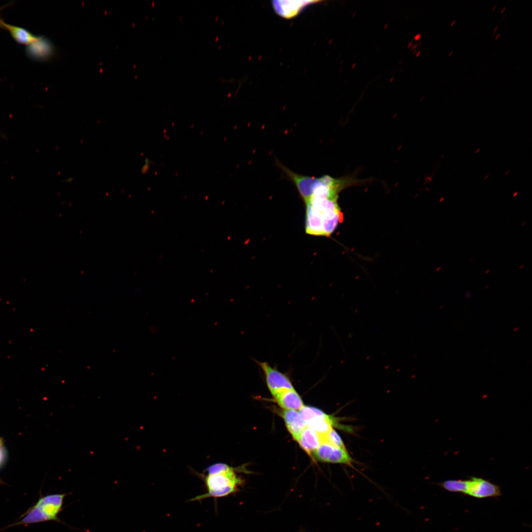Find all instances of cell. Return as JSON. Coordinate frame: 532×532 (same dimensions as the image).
Returning a JSON list of instances; mask_svg holds the SVG:
<instances>
[{"label": "cell", "instance_id": "cell-19", "mask_svg": "<svg viewBox=\"0 0 532 532\" xmlns=\"http://www.w3.org/2000/svg\"><path fill=\"white\" fill-rule=\"evenodd\" d=\"M498 27H499V26H496V27L495 28V29H494V31H493L494 33L496 32V31H497V30H498Z\"/></svg>", "mask_w": 532, "mask_h": 532}, {"label": "cell", "instance_id": "cell-13", "mask_svg": "<svg viewBox=\"0 0 532 532\" xmlns=\"http://www.w3.org/2000/svg\"><path fill=\"white\" fill-rule=\"evenodd\" d=\"M324 440L336 447L346 449L340 436L333 428L324 435Z\"/></svg>", "mask_w": 532, "mask_h": 532}, {"label": "cell", "instance_id": "cell-10", "mask_svg": "<svg viewBox=\"0 0 532 532\" xmlns=\"http://www.w3.org/2000/svg\"><path fill=\"white\" fill-rule=\"evenodd\" d=\"M3 28L9 31L13 38L18 43L29 45L38 40L41 36L32 34L27 30L3 22Z\"/></svg>", "mask_w": 532, "mask_h": 532}, {"label": "cell", "instance_id": "cell-6", "mask_svg": "<svg viewBox=\"0 0 532 532\" xmlns=\"http://www.w3.org/2000/svg\"><path fill=\"white\" fill-rule=\"evenodd\" d=\"M467 495L478 498H495L501 496L499 486L480 477L471 476L468 479Z\"/></svg>", "mask_w": 532, "mask_h": 532}, {"label": "cell", "instance_id": "cell-21", "mask_svg": "<svg viewBox=\"0 0 532 532\" xmlns=\"http://www.w3.org/2000/svg\"><path fill=\"white\" fill-rule=\"evenodd\" d=\"M453 53V50H451V52L449 53L448 56H450Z\"/></svg>", "mask_w": 532, "mask_h": 532}, {"label": "cell", "instance_id": "cell-12", "mask_svg": "<svg viewBox=\"0 0 532 532\" xmlns=\"http://www.w3.org/2000/svg\"><path fill=\"white\" fill-rule=\"evenodd\" d=\"M438 485L451 492L460 493L466 495L468 479H449L438 483Z\"/></svg>", "mask_w": 532, "mask_h": 532}, {"label": "cell", "instance_id": "cell-1", "mask_svg": "<svg viewBox=\"0 0 532 532\" xmlns=\"http://www.w3.org/2000/svg\"><path fill=\"white\" fill-rule=\"evenodd\" d=\"M338 195L314 196L305 202L306 233L329 236L334 232L343 218L337 202Z\"/></svg>", "mask_w": 532, "mask_h": 532}, {"label": "cell", "instance_id": "cell-22", "mask_svg": "<svg viewBox=\"0 0 532 532\" xmlns=\"http://www.w3.org/2000/svg\"><path fill=\"white\" fill-rule=\"evenodd\" d=\"M497 6V4L495 5H494V7H493V8H492V11H493V10H494V9H495V8H496V7Z\"/></svg>", "mask_w": 532, "mask_h": 532}, {"label": "cell", "instance_id": "cell-16", "mask_svg": "<svg viewBox=\"0 0 532 532\" xmlns=\"http://www.w3.org/2000/svg\"><path fill=\"white\" fill-rule=\"evenodd\" d=\"M73 179V178L72 177H71V178H68L66 179V180H65V181H66V182H71V181H72V180Z\"/></svg>", "mask_w": 532, "mask_h": 532}, {"label": "cell", "instance_id": "cell-15", "mask_svg": "<svg viewBox=\"0 0 532 532\" xmlns=\"http://www.w3.org/2000/svg\"><path fill=\"white\" fill-rule=\"evenodd\" d=\"M151 163L152 161L148 158H145L144 164L141 168V172L142 174H145L149 171Z\"/></svg>", "mask_w": 532, "mask_h": 532}, {"label": "cell", "instance_id": "cell-14", "mask_svg": "<svg viewBox=\"0 0 532 532\" xmlns=\"http://www.w3.org/2000/svg\"><path fill=\"white\" fill-rule=\"evenodd\" d=\"M7 457L6 450L4 446V441L2 438L0 437V468L4 465ZM4 483L0 478V485Z\"/></svg>", "mask_w": 532, "mask_h": 532}, {"label": "cell", "instance_id": "cell-11", "mask_svg": "<svg viewBox=\"0 0 532 532\" xmlns=\"http://www.w3.org/2000/svg\"><path fill=\"white\" fill-rule=\"evenodd\" d=\"M30 55L38 59H47L51 56L53 53L51 44L43 37L29 45L27 50Z\"/></svg>", "mask_w": 532, "mask_h": 532}, {"label": "cell", "instance_id": "cell-4", "mask_svg": "<svg viewBox=\"0 0 532 532\" xmlns=\"http://www.w3.org/2000/svg\"><path fill=\"white\" fill-rule=\"evenodd\" d=\"M299 411L306 427L323 436L333 427L347 432L352 431L350 426L339 423L338 418L328 415L317 408L304 405Z\"/></svg>", "mask_w": 532, "mask_h": 532}, {"label": "cell", "instance_id": "cell-20", "mask_svg": "<svg viewBox=\"0 0 532 532\" xmlns=\"http://www.w3.org/2000/svg\"><path fill=\"white\" fill-rule=\"evenodd\" d=\"M505 8H506V7H503V8H502V10H501V11H500V13H502V12H503V11H504V10H505Z\"/></svg>", "mask_w": 532, "mask_h": 532}, {"label": "cell", "instance_id": "cell-8", "mask_svg": "<svg viewBox=\"0 0 532 532\" xmlns=\"http://www.w3.org/2000/svg\"><path fill=\"white\" fill-rule=\"evenodd\" d=\"M281 416L284 421L286 426L293 438L296 441L298 437L306 427L299 411L293 410H284Z\"/></svg>", "mask_w": 532, "mask_h": 532}, {"label": "cell", "instance_id": "cell-9", "mask_svg": "<svg viewBox=\"0 0 532 532\" xmlns=\"http://www.w3.org/2000/svg\"><path fill=\"white\" fill-rule=\"evenodd\" d=\"M323 440V435L306 427L301 432L296 441L308 454H311Z\"/></svg>", "mask_w": 532, "mask_h": 532}, {"label": "cell", "instance_id": "cell-7", "mask_svg": "<svg viewBox=\"0 0 532 532\" xmlns=\"http://www.w3.org/2000/svg\"><path fill=\"white\" fill-rule=\"evenodd\" d=\"M278 405L284 410L299 411L303 406L302 400L295 389L280 392L273 396Z\"/></svg>", "mask_w": 532, "mask_h": 532}, {"label": "cell", "instance_id": "cell-17", "mask_svg": "<svg viewBox=\"0 0 532 532\" xmlns=\"http://www.w3.org/2000/svg\"><path fill=\"white\" fill-rule=\"evenodd\" d=\"M500 33H498V34H497V35H496V37H495V39H496V40H497V39H498V38H499V37L500 36Z\"/></svg>", "mask_w": 532, "mask_h": 532}, {"label": "cell", "instance_id": "cell-2", "mask_svg": "<svg viewBox=\"0 0 532 532\" xmlns=\"http://www.w3.org/2000/svg\"><path fill=\"white\" fill-rule=\"evenodd\" d=\"M197 474L204 482L207 492L193 498L191 499L193 501L226 497L238 491L242 483L236 473V469L224 463L211 465L202 473Z\"/></svg>", "mask_w": 532, "mask_h": 532}, {"label": "cell", "instance_id": "cell-5", "mask_svg": "<svg viewBox=\"0 0 532 532\" xmlns=\"http://www.w3.org/2000/svg\"><path fill=\"white\" fill-rule=\"evenodd\" d=\"M265 377L266 386L273 397L284 390L294 389L288 375L266 362H258Z\"/></svg>", "mask_w": 532, "mask_h": 532}, {"label": "cell", "instance_id": "cell-3", "mask_svg": "<svg viewBox=\"0 0 532 532\" xmlns=\"http://www.w3.org/2000/svg\"><path fill=\"white\" fill-rule=\"evenodd\" d=\"M66 494H53L40 496L37 501L7 528L17 525H28L47 521H60Z\"/></svg>", "mask_w": 532, "mask_h": 532}, {"label": "cell", "instance_id": "cell-18", "mask_svg": "<svg viewBox=\"0 0 532 532\" xmlns=\"http://www.w3.org/2000/svg\"><path fill=\"white\" fill-rule=\"evenodd\" d=\"M455 23V20H454L450 24V26H453Z\"/></svg>", "mask_w": 532, "mask_h": 532}]
</instances>
